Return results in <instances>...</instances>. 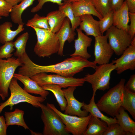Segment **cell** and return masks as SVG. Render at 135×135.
Here are the masks:
<instances>
[{
    "label": "cell",
    "mask_w": 135,
    "mask_h": 135,
    "mask_svg": "<svg viewBox=\"0 0 135 135\" xmlns=\"http://www.w3.org/2000/svg\"><path fill=\"white\" fill-rule=\"evenodd\" d=\"M122 106L125 110H127L135 119V93L129 91L124 87Z\"/></svg>",
    "instance_id": "30"
},
{
    "label": "cell",
    "mask_w": 135,
    "mask_h": 135,
    "mask_svg": "<svg viewBox=\"0 0 135 135\" xmlns=\"http://www.w3.org/2000/svg\"><path fill=\"white\" fill-rule=\"evenodd\" d=\"M129 14L130 24L128 33L132 40L135 37V13L129 12Z\"/></svg>",
    "instance_id": "38"
},
{
    "label": "cell",
    "mask_w": 135,
    "mask_h": 135,
    "mask_svg": "<svg viewBox=\"0 0 135 135\" xmlns=\"http://www.w3.org/2000/svg\"><path fill=\"white\" fill-rule=\"evenodd\" d=\"M76 29L78 37L74 40L75 50L70 56H79L88 60L91 57V55L88 52L87 49L90 46L92 39L83 33L79 28H77Z\"/></svg>",
    "instance_id": "14"
},
{
    "label": "cell",
    "mask_w": 135,
    "mask_h": 135,
    "mask_svg": "<svg viewBox=\"0 0 135 135\" xmlns=\"http://www.w3.org/2000/svg\"><path fill=\"white\" fill-rule=\"evenodd\" d=\"M26 26H32L36 28L50 30V28L46 16H41L35 14L32 18L28 20L26 24Z\"/></svg>",
    "instance_id": "31"
},
{
    "label": "cell",
    "mask_w": 135,
    "mask_h": 135,
    "mask_svg": "<svg viewBox=\"0 0 135 135\" xmlns=\"http://www.w3.org/2000/svg\"><path fill=\"white\" fill-rule=\"evenodd\" d=\"M17 80L14 77L12 78L9 87L10 95L6 100L0 104V114L6 106H10L11 110L14 106L22 102H26L39 108V104L45 100V98L41 96H35L26 92L19 85Z\"/></svg>",
    "instance_id": "4"
},
{
    "label": "cell",
    "mask_w": 135,
    "mask_h": 135,
    "mask_svg": "<svg viewBox=\"0 0 135 135\" xmlns=\"http://www.w3.org/2000/svg\"><path fill=\"white\" fill-rule=\"evenodd\" d=\"M124 0H109V6L110 10L116 11L122 6Z\"/></svg>",
    "instance_id": "40"
},
{
    "label": "cell",
    "mask_w": 135,
    "mask_h": 135,
    "mask_svg": "<svg viewBox=\"0 0 135 135\" xmlns=\"http://www.w3.org/2000/svg\"><path fill=\"white\" fill-rule=\"evenodd\" d=\"M17 28L12 30V23L9 22H4L0 25V42L4 44L6 42L12 41L15 37L24 30L23 25H18Z\"/></svg>",
    "instance_id": "20"
},
{
    "label": "cell",
    "mask_w": 135,
    "mask_h": 135,
    "mask_svg": "<svg viewBox=\"0 0 135 135\" xmlns=\"http://www.w3.org/2000/svg\"><path fill=\"white\" fill-rule=\"evenodd\" d=\"M81 22L79 28L83 30L88 36L95 38L102 35L99 27L98 21L95 20L92 15L86 14L80 16Z\"/></svg>",
    "instance_id": "19"
},
{
    "label": "cell",
    "mask_w": 135,
    "mask_h": 135,
    "mask_svg": "<svg viewBox=\"0 0 135 135\" xmlns=\"http://www.w3.org/2000/svg\"><path fill=\"white\" fill-rule=\"evenodd\" d=\"M23 0H21V1H22Z\"/></svg>",
    "instance_id": "47"
},
{
    "label": "cell",
    "mask_w": 135,
    "mask_h": 135,
    "mask_svg": "<svg viewBox=\"0 0 135 135\" xmlns=\"http://www.w3.org/2000/svg\"><path fill=\"white\" fill-rule=\"evenodd\" d=\"M96 64L94 61H90L79 56H71L60 63L47 66L36 64L29 58L18 69V73L30 77L38 73L51 72L65 77H72L85 68L90 67L95 70Z\"/></svg>",
    "instance_id": "1"
},
{
    "label": "cell",
    "mask_w": 135,
    "mask_h": 135,
    "mask_svg": "<svg viewBox=\"0 0 135 135\" xmlns=\"http://www.w3.org/2000/svg\"><path fill=\"white\" fill-rule=\"evenodd\" d=\"M5 119L3 116H0V135H6L7 128Z\"/></svg>",
    "instance_id": "41"
},
{
    "label": "cell",
    "mask_w": 135,
    "mask_h": 135,
    "mask_svg": "<svg viewBox=\"0 0 135 135\" xmlns=\"http://www.w3.org/2000/svg\"><path fill=\"white\" fill-rule=\"evenodd\" d=\"M126 135L130 133L125 131L118 123L111 124L108 127L103 135Z\"/></svg>",
    "instance_id": "35"
},
{
    "label": "cell",
    "mask_w": 135,
    "mask_h": 135,
    "mask_svg": "<svg viewBox=\"0 0 135 135\" xmlns=\"http://www.w3.org/2000/svg\"><path fill=\"white\" fill-rule=\"evenodd\" d=\"M76 87H69L67 88L62 89L67 102V105L64 114L80 117H85L88 115V112L81 109L84 103V102H79L74 96V92Z\"/></svg>",
    "instance_id": "13"
},
{
    "label": "cell",
    "mask_w": 135,
    "mask_h": 135,
    "mask_svg": "<svg viewBox=\"0 0 135 135\" xmlns=\"http://www.w3.org/2000/svg\"><path fill=\"white\" fill-rule=\"evenodd\" d=\"M12 7L5 0H0V17L8 16Z\"/></svg>",
    "instance_id": "36"
},
{
    "label": "cell",
    "mask_w": 135,
    "mask_h": 135,
    "mask_svg": "<svg viewBox=\"0 0 135 135\" xmlns=\"http://www.w3.org/2000/svg\"><path fill=\"white\" fill-rule=\"evenodd\" d=\"M117 73L120 74L128 70L135 69V37L132 40L130 45L124 50L120 57L112 60Z\"/></svg>",
    "instance_id": "12"
},
{
    "label": "cell",
    "mask_w": 135,
    "mask_h": 135,
    "mask_svg": "<svg viewBox=\"0 0 135 135\" xmlns=\"http://www.w3.org/2000/svg\"><path fill=\"white\" fill-rule=\"evenodd\" d=\"M59 10L62 11L66 17L69 20L71 23L72 29L75 30L81 22L80 16L75 17L73 11L72 3L64 2L59 6Z\"/></svg>",
    "instance_id": "29"
},
{
    "label": "cell",
    "mask_w": 135,
    "mask_h": 135,
    "mask_svg": "<svg viewBox=\"0 0 135 135\" xmlns=\"http://www.w3.org/2000/svg\"><path fill=\"white\" fill-rule=\"evenodd\" d=\"M118 122L125 132L130 135L135 134V122L121 106L118 114L115 116Z\"/></svg>",
    "instance_id": "23"
},
{
    "label": "cell",
    "mask_w": 135,
    "mask_h": 135,
    "mask_svg": "<svg viewBox=\"0 0 135 135\" xmlns=\"http://www.w3.org/2000/svg\"><path fill=\"white\" fill-rule=\"evenodd\" d=\"M35 0H23L18 4L13 6L10 13L11 19L15 24L24 25L22 18V14L31 5Z\"/></svg>",
    "instance_id": "26"
},
{
    "label": "cell",
    "mask_w": 135,
    "mask_h": 135,
    "mask_svg": "<svg viewBox=\"0 0 135 135\" xmlns=\"http://www.w3.org/2000/svg\"><path fill=\"white\" fill-rule=\"evenodd\" d=\"M115 69L116 67L112 62L99 65L96 66L93 74L88 73L85 76L84 78L85 82L91 84L93 94L95 96L98 90L104 91L109 88L111 73Z\"/></svg>",
    "instance_id": "6"
},
{
    "label": "cell",
    "mask_w": 135,
    "mask_h": 135,
    "mask_svg": "<svg viewBox=\"0 0 135 135\" xmlns=\"http://www.w3.org/2000/svg\"><path fill=\"white\" fill-rule=\"evenodd\" d=\"M113 15L114 11L110 10L98 21L99 28L102 35L113 25Z\"/></svg>",
    "instance_id": "32"
},
{
    "label": "cell",
    "mask_w": 135,
    "mask_h": 135,
    "mask_svg": "<svg viewBox=\"0 0 135 135\" xmlns=\"http://www.w3.org/2000/svg\"><path fill=\"white\" fill-rule=\"evenodd\" d=\"M24 114L23 110L17 108L12 112H5L4 115L6 124L8 126L18 125L23 127L25 129H29L24 119Z\"/></svg>",
    "instance_id": "25"
},
{
    "label": "cell",
    "mask_w": 135,
    "mask_h": 135,
    "mask_svg": "<svg viewBox=\"0 0 135 135\" xmlns=\"http://www.w3.org/2000/svg\"><path fill=\"white\" fill-rule=\"evenodd\" d=\"M95 95L92 94V96L88 104L84 103L82 108L83 110L90 112L92 116L99 118L101 120L107 123L108 126L112 124L118 123L115 117L113 118L108 117L101 112L95 102Z\"/></svg>",
    "instance_id": "21"
},
{
    "label": "cell",
    "mask_w": 135,
    "mask_h": 135,
    "mask_svg": "<svg viewBox=\"0 0 135 135\" xmlns=\"http://www.w3.org/2000/svg\"><path fill=\"white\" fill-rule=\"evenodd\" d=\"M124 87L129 91L135 93V74L131 75Z\"/></svg>",
    "instance_id": "39"
},
{
    "label": "cell",
    "mask_w": 135,
    "mask_h": 135,
    "mask_svg": "<svg viewBox=\"0 0 135 135\" xmlns=\"http://www.w3.org/2000/svg\"><path fill=\"white\" fill-rule=\"evenodd\" d=\"M128 6L129 12L135 13V0H126Z\"/></svg>",
    "instance_id": "42"
},
{
    "label": "cell",
    "mask_w": 135,
    "mask_h": 135,
    "mask_svg": "<svg viewBox=\"0 0 135 135\" xmlns=\"http://www.w3.org/2000/svg\"><path fill=\"white\" fill-rule=\"evenodd\" d=\"M32 28L35 31L37 41L34 51L40 57H48L58 52L60 44L56 34L50 30Z\"/></svg>",
    "instance_id": "3"
},
{
    "label": "cell",
    "mask_w": 135,
    "mask_h": 135,
    "mask_svg": "<svg viewBox=\"0 0 135 135\" xmlns=\"http://www.w3.org/2000/svg\"><path fill=\"white\" fill-rule=\"evenodd\" d=\"M41 118L44 123V135H68L69 132L59 115L50 107L40 103Z\"/></svg>",
    "instance_id": "5"
},
{
    "label": "cell",
    "mask_w": 135,
    "mask_h": 135,
    "mask_svg": "<svg viewBox=\"0 0 135 135\" xmlns=\"http://www.w3.org/2000/svg\"><path fill=\"white\" fill-rule=\"evenodd\" d=\"M30 78L41 87L47 84H54L65 88L69 87L82 86L85 82L84 78L66 77L57 74H48L46 72L38 73Z\"/></svg>",
    "instance_id": "8"
},
{
    "label": "cell",
    "mask_w": 135,
    "mask_h": 135,
    "mask_svg": "<svg viewBox=\"0 0 135 135\" xmlns=\"http://www.w3.org/2000/svg\"><path fill=\"white\" fill-rule=\"evenodd\" d=\"M31 133L32 134H33L34 135H43L42 134H41L40 133H39L38 132H33L31 130H30Z\"/></svg>",
    "instance_id": "44"
},
{
    "label": "cell",
    "mask_w": 135,
    "mask_h": 135,
    "mask_svg": "<svg viewBox=\"0 0 135 135\" xmlns=\"http://www.w3.org/2000/svg\"><path fill=\"white\" fill-rule=\"evenodd\" d=\"M97 11L102 17L110 10L109 0H91Z\"/></svg>",
    "instance_id": "33"
},
{
    "label": "cell",
    "mask_w": 135,
    "mask_h": 135,
    "mask_svg": "<svg viewBox=\"0 0 135 135\" xmlns=\"http://www.w3.org/2000/svg\"><path fill=\"white\" fill-rule=\"evenodd\" d=\"M68 0H38V3L35 6L33 7L31 10V12L34 13L38 12L42 9L44 4L46 2H50L56 3L59 6L62 5V1L66 2Z\"/></svg>",
    "instance_id": "37"
},
{
    "label": "cell",
    "mask_w": 135,
    "mask_h": 135,
    "mask_svg": "<svg viewBox=\"0 0 135 135\" xmlns=\"http://www.w3.org/2000/svg\"><path fill=\"white\" fill-rule=\"evenodd\" d=\"M129 12L128 6L125 0L119 9L114 11L113 25L128 32L129 29Z\"/></svg>",
    "instance_id": "18"
},
{
    "label": "cell",
    "mask_w": 135,
    "mask_h": 135,
    "mask_svg": "<svg viewBox=\"0 0 135 135\" xmlns=\"http://www.w3.org/2000/svg\"><path fill=\"white\" fill-rule=\"evenodd\" d=\"M0 47V59H8L12 57L13 54L12 53L14 50V42L12 41L6 42Z\"/></svg>",
    "instance_id": "34"
},
{
    "label": "cell",
    "mask_w": 135,
    "mask_h": 135,
    "mask_svg": "<svg viewBox=\"0 0 135 135\" xmlns=\"http://www.w3.org/2000/svg\"><path fill=\"white\" fill-rule=\"evenodd\" d=\"M106 31L108 43L114 52L118 56L121 55L131 44L130 36L127 32L113 25Z\"/></svg>",
    "instance_id": "10"
},
{
    "label": "cell",
    "mask_w": 135,
    "mask_h": 135,
    "mask_svg": "<svg viewBox=\"0 0 135 135\" xmlns=\"http://www.w3.org/2000/svg\"><path fill=\"white\" fill-rule=\"evenodd\" d=\"M94 62L99 65L109 63L114 52L108 42V37L106 34L95 38Z\"/></svg>",
    "instance_id": "11"
},
{
    "label": "cell",
    "mask_w": 135,
    "mask_h": 135,
    "mask_svg": "<svg viewBox=\"0 0 135 135\" xmlns=\"http://www.w3.org/2000/svg\"><path fill=\"white\" fill-rule=\"evenodd\" d=\"M44 89L52 92L54 94L61 110L64 111L67 105V102L62 88L54 84H48L41 86Z\"/></svg>",
    "instance_id": "28"
},
{
    "label": "cell",
    "mask_w": 135,
    "mask_h": 135,
    "mask_svg": "<svg viewBox=\"0 0 135 135\" xmlns=\"http://www.w3.org/2000/svg\"><path fill=\"white\" fill-rule=\"evenodd\" d=\"M23 64L18 58L0 59V96L2 100L8 96L9 87L15 70Z\"/></svg>",
    "instance_id": "7"
},
{
    "label": "cell",
    "mask_w": 135,
    "mask_h": 135,
    "mask_svg": "<svg viewBox=\"0 0 135 135\" xmlns=\"http://www.w3.org/2000/svg\"><path fill=\"white\" fill-rule=\"evenodd\" d=\"M126 80L122 78L98 100L96 104L101 111L113 118L119 113L123 102V91Z\"/></svg>",
    "instance_id": "2"
},
{
    "label": "cell",
    "mask_w": 135,
    "mask_h": 135,
    "mask_svg": "<svg viewBox=\"0 0 135 135\" xmlns=\"http://www.w3.org/2000/svg\"><path fill=\"white\" fill-rule=\"evenodd\" d=\"M70 23L69 19L66 17L61 28L55 34L60 42V48L58 54L60 56L63 55V49L65 42L67 40L69 43L71 42L74 40L76 35L74 31L72 28Z\"/></svg>",
    "instance_id": "17"
},
{
    "label": "cell",
    "mask_w": 135,
    "mask_h": 135,
    "mask_svg": "<svg viewBox=\"0 0 135 135\" xmlns=\"http://www.w3.org/2000/svg\"><path fill=\"white\" fill-rule=\"evenodd\" d=\"M46 105L52 109L60 117L66 130L73 135H83L87 129L92 115L80 117L63 113L58 110L53 104L47 103Z\"/></svg>",
    "instance_id": "9"
},
{
    "label": "cell",
    "mask_w": 135,
    "mask_h": 135,
    "mask_svg": "<svg viewBox=\"0 0 135 135\" xmlns=\"http://www.w3.org/2000/svg\"><path fill=\"white\" fill-rule=\"evenodd\" d=\"M28 38L29 34L28 32H26L20 36L14 42V47L16 50L14 53V56L17 57L20 62L28 56L26 50Z\"/></svg>",
    "instance_id": "27"
},
{
    "label": "cell",
    "mask_w": 135,
    "mask_h": 135,
    "mask_svg": "<svg viewBox=\"0 0 135 135\" xmlns=\"http://www.w3.org/2000/svg\"><path fill=\"white\" fill-rule=\"evenodd\" d=\"M2 18V17H0V20Z\"/></svg>",
    "instance_id": "46"
},
{
    "label": "cell",
    "mask_w": 135,
    "mask_h": 135,
    "mask_svg": "<svg viewBox=\"0 0 135 135\" xmlns=\"http://www.w3.org/2000/svg\"><path fill=\"white\" fill-rule=\"evenodd\" d=\"M71 3L75 17L91 14L96 16L100 20L102 18L96 10L91 0H80Z\"/></svg>",
    "instance_id": "16"
},
{
    "label": "cell",
    "mask_w": 135,
    "mask_h": 135,
    "mask_svg": "<svg viewBox=\"0 0 135 135\" xmlns=\"http://www.w3.org/2000/svg\"><path fill=\"white\" fill-rule=\"evenodd\" d=\"M108 127L105 122L92 116L83 135H103Z\"/></svg>",
    "instance_id": "22"
},
{
    "label": "cell",
    "mask_w": 135,
    "mask_h": 135,
    "mask_svg": "<svg viewBox=\"0 0 135 135\" xmlns=\"http://www.w3.org/2000/svg\"><path fill=\"white\" fill-rule=\"evenodd\" d=\"M46 16L48 19L50 30L54 34L60 30L66 17L64 13L59 10L48 13Z\"/></svg>",
    "instance_id": "24"
},
{
    "label": "cell",
    "mask_w": 135,
    "mask_h": 135,
    "mask_svg": "<svg viewBox=\"0 0 135 135\" xmlns=\"http://www.w3.org/2000/svg\"><path fill=\"white\" fill-rule=\"evenodd\" d=\"M79 0H68V1L66 2H74L76 1Z\"/></svg>",
    "instance_id": "45"
},
{
    "label": "cell",
    "mask_w": 135,
    "mask_h": 135,
    "mask_svg": "<svg viewBox=\"0 0 135 135\" xmlns=\"http://www.w3.org/2000/svg\"><path fill=\"white\" fill-rule=\"evenodd\" d=\"M8 3L12 6L18 4V3L21 2V0H5Z\"/></svg>",
    "instance_id": "43"
},
{
    "label": "cell",
    "mask_w": 135,
    "mask_h": 135,
    "mask_svg": "<svg viewBox=\"0 0 135 135\" xmlns=\"http://www.w3.org/2000/svg\"><path fill=\"white\" fill-rule=\"evenodd\" d=\"M13 77L24 84L23 89L28 93L40 95L45 99L49 94L48 90L44 89L29 76L18 73H14Z\"/></svg>",
    "instance_id": "15"
}]
</instances>
